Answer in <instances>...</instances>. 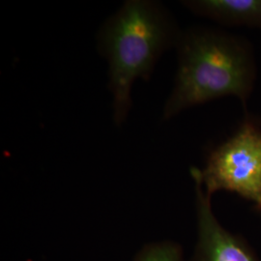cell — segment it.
Returning a JSON list of instances; mask_svg holds the SVG:
<instances>
[{
  "mask_svg": "<svg viewBox=\"0 0 261 261\" xmlns=\"http://www.w3.org/2000/svg\"><path fill=\"white\" fill-rule=\"evenodd\" d=\"M175 47L177 72L164 108L165 120L224 97L247 103L256 81V63L252 45L245 38L196 27L181 32Z\"/></svg>",
  "mask_w": 261,
  "mask_h": 261,
  "instance_id": "1",
  "label": "cell"
},
{
  "mask_svg": "<svg viewBox=\"0 0 261 261\" xmlns=\"http://www.w3.org/2000/svg\"><path fill=\"white\" fill-rule=\"evenodd\" d=\"M181 31L158 1L128 0L107 19L98 34L99 50L109 62V87L113 96V121L121 126L130 107L137 79L149 81L156 63L176 47Z\"/></svg>",
  "mask_w": 261,
  "mask_h": 261,
  "instance_id": "2",
  "label": "cell"
},
{
  "mask_svg": "<svg viewBox=\"0 0 261 261\" xmlns=\"http://www.w3.org/2000/svg\"><path fill=\"white\" fill-rule=\"evenodd\" d=\"M209 196L235 193L261 212V126L247 117L229 139L212 150L203 169L197 168Z\"/></svg>",
  "mask_w": 261,
  "mask_h": 261,
  "instance_id": "3",
  "label": "cell"
},
{
  "mask_svg": "<svg viewBox=\"0 0 261 261\" xmlns=\"http://www.w3.org/2000/svg\"><path fill=\"white\" fill-rule=\"evenodd\" d=\"M196 190L197 242L192 261H259L241 237L226 230L212 210L197 168H191Z\"/></svg>",
  "mask_w": 261,
  "mask_h": 261,
  "instance_id": "4",
  "label": "cell"
},
{
  "mask_svg": "<svg viewBox=\"0 0 261 261\" xmlns=\"http://www.w3.org/2000/svg\"><path fill=\"white\" fill-rule=\"evenodd\" d=\"M182 4L223 25L261 28V0H188Z\"/></svg>",
  "mask_w": 261,
  "mask_h": 261,
  "instance_id": "5",
  "label": "cell"
},
{
  "mask_svg": "<svg viewBox=\"0 0 261 261\" xmlns=\"http://www.w3.org/2000/svg\"><path fill=\"white\" fill-rule=\"evenodd\" d=\"M135 261H184L181 246L172 241L146 244L137 253Z\"/></svg>",
  "mask_w": 261,
  "mask_h": 261,
  "instance_id": "6",
  "label": "cell"
}]
</instances>
